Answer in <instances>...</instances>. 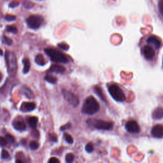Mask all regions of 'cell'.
Segmentation results:
<instances>
[{"label": "cell", "instance_id": "32", "mask_svg": "<svg viewBox=\"0 0 163 163\" xmlns=\"http://www.w3.org/2000/svg\"><path fill=\"white\" fill-rule=\"evenodd\" d=\"M158 7L160 11V13L163 16V0H159V1Z\"/></svg>", "mask_w": 163, "mask_h": 163}, {"label": "cell", "instance_id": "9", "mask_svg": "<svg viewBox=\"0 0 163 163\" xmlns=\"http://www.w3.org/2000/svg\"><path fill=\"white\" fill-rule=\"evenodd\" d=\"M126 129L131 133H138L140 131L139 125L135 120H129L126 124Z\"/></svg>", "mask_w": 163, "mask_h": 163}, {"label": "cell", "instance_id": "17", "mask_svg": "<svg viewBox=\"0 0 163 163\" xmlns=\"http://www.w3.org/2000/svg\"><path fill=\"white\" fill-rule=\"evenodd\" d=\"M35 62L36 64H38L40 66H43L46 64L45 60L42 54H38V55L35 57Z\"/></svg>", "mask_w": 163, "mask_h": 163}, {"label": "cell", "instance_id": "36", "mask_svg": "<svg viewBox=\"0 0 163 163\" xmlns=\"http://www.w3.org/2000/svg\"><path fill=\"white\" fill-rule=\"evenodd\" d=\"M50 136V138H51V140L52 141H57V138H56V136L54 135H49Z\"/></svg>", "mask_w": 163, "mask_h": 163}, {"label": "cell", "instance_id": "34", "mask_svg": "<svg viewBox=\"0 0 163 163\" xmlns=\"http://www.w3.org/2000/svg\"><path fill=\"white\" fill-rule=\"evenodd\" d=\"M71 126H72V124H70V123H67L66 124L64 125V126H62V127L61 128V131H65V130H66V129H68L70 128Z\"/></svg>", "mask_w": 163, "mask_h": 163}, {"label": "cell", "instance_id": "6", "mask_svg": "<svg viewBox=\"0 0 163 163\" xmlns=\"http://www.w3.org/2000/svg\"><path fill=\"white\" fill-rule=\"evenodd\" d=\"M62 93L65 99L71 105L74 107H77L79 103H80V100H79L78 98L75 94L65 89L62 91Z\"/></svg>", "mask_w": 163, "mask_h": 163}, {"label": "cell", "instance_id": "35", "mask_svg": "<svg viewBox=\"0 0 163 163\" xmlns=\"http://www.w3.org/2000/svg\"><path fill=\"white\" fill-rule=\"evenodd\" d=\"M60 161L56 157H52L49 160V163H59Z\"/></svg>", "mask_w": 163, "mask_h": 163}, {"label": "cell", "instance_id": "3", "mask_svg": "<svg viewBox=\"0 0 163 163\" xmlns=\"http://www.w3.org/2000/svg\"><path fill=\"white\" fill-rule=\"evenodd\" d=\"M5 60L8 72L12 75H15L17 71V62L15 54L7 51L5 52Z\"/></svg>", "mask_w": 163, "mask_h": 163}, {"label": "cell", "instance_id": "28", "mask_svg": "<svg viewBox=\"0 0 163 163\" xmlns=\"http://www.w3.org/2000/svg\"><path fill=\"white\" fill-rule=\"evenodd\" d=\"M85 150H86V151L87 152H93V150H94V147H93V145L91 143H87L85 146Z\"/></svg>", "mask_w": 163, "mask_h": 163}, {"label": "cell", "instance_id": "29", "mask_svg": "<svg viewBox=\"0 0 163 163\" xmlns=\"http://www.w3.org/2000/svg\"><path fill=\"white\" fill-rule=\"evenodd\" d=\"M8 141L7 140V138L2 136H0V146H1V147H5L7 145Z\"/></svg>", "mask_w": 163, "mask_h": 163}, {"label": "cell", "instance_id": "23", "mask_svg": "<svg viewBox=\"0 0 163 163\" xmlns=\"http://www.w3.org/2000/svg\"><path fill=\"white\" fill-rule=\"evenodd\" d=\"M64 138L66 140V141L68 142V143L70 144H72L73 143V139L72 136H71L70 135H69V134L68 133H64Z\"/></svg>", "mask_w": 163, "mask_h": 163}, {"label": "cell", "instance_id": "11", "mask_svg": "<svg viewBox=\"0 0 163 163\" xmlns=\"http://www.w3.org/2000/svg\"><path fill=\"white\" fill-rule=\"evenodd\" d=\"M147 42L149 45H152L156 49H159L161 46V41L158 37L154 35L150 36L147 40Z\"/></svg>", "mask_w": 163, "mask_h": 163}, {"label": "cell", "instance_id": "2", "mask_svg": "<svg viewBox=\"0 0 163 163\" xmlns=\"http://www.w3.org/2000/svg\"><path fill=\"white\" fill-rule=\"evenodd\" d=\"M45 53L47 54L51 58V59L56 62H61V63H67L68 62V58L66 57L65 54L60 51H58L54 49H45Z\"/></svg>", "mask_w": 163, "mask_h": 163}, {"label": "cell", "instance_id": "26", "mask_svg": "<svg viewBox=\"0 0 163 163\" xmlns=\"http://www.w3.org/2000/svg\"><path fill=\"white\" fill-rule=\"evenodd\" d=\"M30 147L32 150H36L39 147V144L35 141H32L30 144Z\"/></svg>", "mask_w": 163, "mask_h": 163}, {"label": "cell", "instance_id": "8", "mask_svg": "<svg viewBox=\"0 0 163 163\" xmlns=\"http://www.w3.org/2000/svg\"><path fill=\"white\" fill-rule=\"evenodd\" d=\"M143 56L146 59L152 61L156 56V53L153 48L150 45H145L142 49Z\"/></svg>", "mask_w": 163, "mask_h": 163}, {"label": "cell", "instance_id": "31", "mask_svg": "<svg viewBox=\"0 0 163 163\" xmlns=\"http://www.w3.org/2000/svg\"><path fill=\"white\" fill-rule=\"evenodd\" d=\"M10 155L9 153L8 152V151H7L6 150H3L1 152V157L2 159H7L8 157H9Z\"/></svg>", "mask_w": 163, "mask_h": 163}, {"label": "cell", "instance_id": "15", "mask_svg": "<svg viewBox=\"0 0 163 163\" xmlns=\"http://www.w3.org/2000/svg\"><path fill=\"white\" fill-rule=\"evenodd\" d=\"M152 117L154 119H161L163 118V108L158 107L154 111Z\"/></svg>", "mask_w": 163, "mask_h": 163}, {"label": "cell", "instance_id": "33", "mask_svg": "<svg viewBox=\"0 0 163 163\" xmlns=\"http://www.w3.org/2000/svg\"><path fill=\"white\" fill-rule=\"evenodd\" d=\"M5 19L8 21H14L16 20V17L12 15H7L5 16Z\"/></svg>", "mask_w": 163, "mask_h": 163}, {"label": "cell", "instance_id": "16", "mask_svg": "<svg viewBox=\"0 0 163 163\" xmlns=\"http://www.w3.org/2000/svg\"><path fill=\"white\" fill-rule=\"evenodd\" d=\"M28 122L30 126L32 128H35L37 126L38 122V119L36 117H30V118L28 119Z\"/></svg>", "mask_w": 163, "mask_h": 163}, {"label": "cell", "instance_id": "10", "mask_svg": "<svg viewBox=\"0 0 163 163\" xmlns=\"http://www.w3.org/2000/svg\"><path fill=\"white\" fill-rule=\"evenodd\" d=\"M151 133L154 137L155 138H162L163 137V126L161 124H157L154 126L152 129Z\"/></svg>", "mask_w": 163, "mask_h": 163}, {"label": "cell", "instance_id": "38", "mask_svg": "<svg viewBox=\"0 0 163 163\" xmlns=\"http://www.w3.org/2000/svg\"><path fill=\"white\" fill-rule=\"evenodd\" d=\"M2 75L1 74V73H0V82H1V80H2Z\"/></svg>", "mask_w": 163, "mask_h": 163}, {"label": "cell", "instance_id": "18", "mask_svg": "<svg viewBox=\"0 0 163 163\" xmlns=\"http://www.w3.org/2000/svg\"><path fill=\"white\" fill-rule=\"evenodd\" d=\"M22 62L24 66L23 69V72L24 73H27L29 72V71L30 70V66H31L30 61L28 59H24L22 60Z\"/></svg>", "mask_w": 163, "mask_h": 163}, {"label": "cell", "instance_id": "4", "mask_svg": "<svg viewBox=\"0 0 163 163\" xmlns=\"http://www.w3.org/2000/svg\"><path fill=\"white\" fill-rule=\"evenodd\" d=\"M108 91L115 101L123 102L126 100V95H125L122 89L116 83L112 84L108 87Z\"/></svg>", "mask_w": 163, "mask_h": 163}, {"label": "cell", "instance_id": "14", "mask_svg": "<svg viewBox=\"0 0 163 163\" xmlns=\"http://www.w3.org/2000/svg\"><path fill=\"white\" fill-rule=\"evenodd\" d=\"M13 126L17 130L19 131H24L26 128V125L23 121L16 120L13 122Z\"/></svg>", "mask_w": 163, "mask_h": 163}, {"label": "cell", "instance_id": "5", "mask_svg": "<svg viewBox=\"0 0 163 163\" xmlns=\"http://www.w3.org/2000/svg\"><path fill=\"white\" fill-rule=\"evenodd\" d=\"M43 22V19L41 16L38 15H32L26 20L28 26L33 30L38 29Z\"/></svg>", "mask_w": 163, "mask_h": 163}, {"label": "cell", "instance_id": "1", "mask_svg": "<svg viewBox=\"0 0 163 163\" xmlns=\"http://www.w3.org/2000/svg\"><path fill=\"white\" fill-rule=\"evenodd\" d=\"M99 110V104L93 96L87 98L83 104L82 111L83 114L93 115Z\"/></svg>", "mask_w": 163, "mask_h": 163}, {"label": "cell", "instance_id": "27", "mask_svg": "<svg viewBox=\"0 0 163 163\" xmlns=\"http://www.w3.org/2000/svg\"><path fill=\"white\" fill-rule=\"evenodd\" d=\"M6 138L8 141V142H9V143H14V141H15V139L14 136L11 135L10 134H7L6 135Z\"/></svg>", "mask_w": 163, "mask_h": 163}, {"label": "cell", "instance_id": "13", "mask_svg": "<svg viewBox=\"0 0 163 163\" xmlns=\"http://www.w3.org/2000/svg\"><path fill=\"white\" fill-rule=\"evenodd\" d=\"M66 71V68L64 66L58 65V64H54L51 66L49 69V72H54L57 73H64Z\"/></svg>", "mask_w": 163, "mask_h": 163}, {"label": "cell", "instance_id": "40", "mask_svg": "<svg viewBox=\"0 0 163 163\" xmlns=\"http://www.w3.org/2000/svg\"><path fill=\"white\" fill-rule=\"evenodd\" d=\"M16 162H22V161H20V160H16Z\"/></svg>", "mask_w": 163, "mask_h": 163}, {"label": "cell", "instance_id": "20", "mask_svg": "<svg viewBox=\"0 0 163 163\" xmlns=\"http://www.w3.org/2000/svg\"><path fill=\"white\" fill-rule=\"evenodd\" d=\"M94 91L96 92V93L100 97V98H101L103 100V101H106L105 97H104V96L103 93V91L101 89V87H99V86H96L94 87Z\"/></svg>", "mask_w": 163, "mask_h": 163}, {"label": "cell", "instance_id": "19", "mask_svg": "<svg viewBox=\"0 0 163 163\" xmlns=\"http://www.w3.org/2000/svg\"><path fill=\"white\" fill-rule=\"evenodd\" d=\"M22 92H23V94L26 96L27 98L30 99L34 98V94L32 93V91L29 88L24 87L22 88Z\"/></svg>", "mask_w": 163, "mask_h": 163}, {"label": "cell", "instance_id": "22", "mask_svg": "<svg viewBox=\"0 0 163 163\" xmlns=\"http://www.w3.org/2000/svg\"><path fill=\"white\" fill-rule=\"evenodd\" d=\"M6 30L8 32L14 33V34H16V33H17V32H18L17 28L14 26H7L6 28Z\"/></svg>", "mask_w": 163, "mask_h": 163}, {"label": "cell", "instance_id": "21", "mask_svg": "<svg viewBox=\"0 0 163 163\" xmlns=\"http://www.w3.org/2000/svg\"><path fill=\"white\" fill-rule=\"evenodd\" d=\"M45 80H47L49 83H51L54 84V83H56L57 82V79L56 77L51 76V75H47V76L45 77Z\"/></svg>", "mask_w": 163, "mask_h": 163}, {"label": "cell", "instance_id": "12", "mask_svg": "<svg viewBox=\"0 0 163 163\" xmlns=\"http://www.w3.org/2000/svg\"><path fill=\"white\" fill-rule=\"evenodd\" d=\"M36 104L34 103L24 102L20 106V110L23 112H28L34 110Z\"/></svg>", "mask_w": 163, "mask_h": 163}, {"label": "cell", "instance_id": "7", "mask_svg": "<svg viewBox=\"0 0 163 163\" xmlns=\"http://www.w3.org/2000/svg\"><path fill=\"white\" fill-rule=\"evenodd\" d=\"M92 125L96 129H102V130H110L113 128V123L106 122L101 120H90Z\"/></svg>", "mask_w": 163, "mask_h": 163}, {"label": "cell", "instance_id": "30", "mask_svg": "<svg viewBox=\"0 0 163 163\" xmlns=\"http://www.w3.org/2000/svg\"><path fill=\"white\" fill-rule=\"evenodd\" d=\"M58 47L62 50H64V51H68L69 49V45H68L65 43H61L59 44H58Z\"/></svg>", "mask_w": 163, "mask_h": 163}, {"label": "cell", "instance_id": "39", "mask_svg": "<svg viewBox=\"0 0 163 163\" xmlns=\"http://www.w3.org/2000/svg\"><path fill=\"white\" fill-rule=\"evenodd\" d=\"M2 55H3V51L0 49V56H2Z\"/></svg>", "mask_w": 163, "mask_h": 163}, {"label": "cell", "instance_id": "24", "mask_svg": "<svg viewBox=\"0 0 163 163\" xmlns=\"http://www.w3.org/2000/svg\"><path fill=\"white\" fill-rule=\"evenodd\" d=\"M2 42L3 43L8 45H10L12 43V41L10 38H8L5 36H3V38H2Z\"/></svg>", "mask_w": 163, "mask_h": 163}, {"label": "cell", "instance_id": "25", "mask_svg": "<svg viewBox=\"0 0 163 163\" xmlns=\"http://www.w3.org/2000/svg\"><path fill=\"white\" fill-rule=\"evenodd\" d=\"M74 160V156L73 154L72 153L68 154L66 156V161L67 162H72Z\"/></svg>", "mask_w": 163, "mask_h": 163}, {"label": "cell", "instance_id": "37", "mask_svg": "<svg viewBox=\"0 0 163 163\" xmlns=\"http://www.w3.org/2000/svg\"><path fill=\"white\" fill-rule=\"evenodd\" d=\"M19 5V3H17V2H12L10 5H9V7H15L17 6H18Z\"/></svg>", "mask_w": 163, "mask_h": 163}]
</instances>
